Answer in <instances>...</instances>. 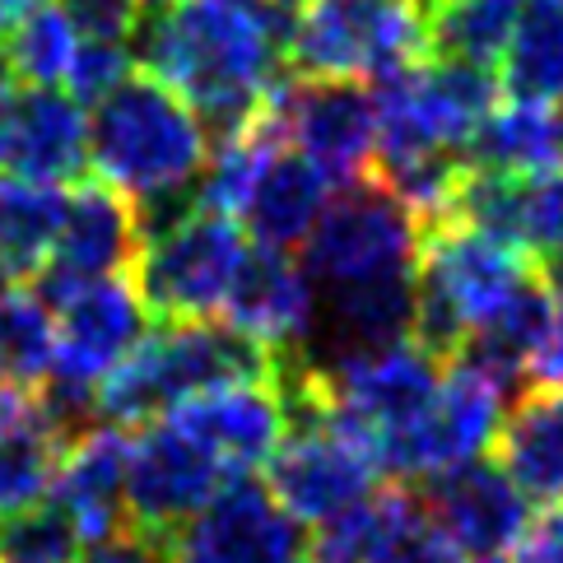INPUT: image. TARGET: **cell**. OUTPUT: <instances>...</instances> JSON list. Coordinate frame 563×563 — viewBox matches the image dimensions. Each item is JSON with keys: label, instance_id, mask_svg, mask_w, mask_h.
<instances>
[{"label": "cell", "instance_id": "8992f818", "mask_svg": "<svg viewBox=\"0 0 563 563\" xmlns=\"http://www.w3.org/2000/svg\"><path fill=\"white\" fill-rule=\"evenodd\" d=\"M247 252L252 247L238 219L191 206L145 229L131 285L154 321H214L229 303Z\"/></svg>", "mask_w": 563, "mask_h": 563}, {"label": "cell", "instance_id": "83f0119b", "mask_svg": "<svg viewBox=\"0 0 563 563\" xmlns=\"http://www.w3.org/2000/svg\"><path fill=\"white\" fill-rule=\"evenodd\" d=\"M517 0H433L424 10L429 56L494 70L508 52Z\"/></svg>", "mask_w": 563, "mask_h": 563}, {"label": "cell", "instance_id": "d4e9b609", "mask_svg": "<svg viewBox=\"0 0 563 563\" xmlns=\"http://www.w3.org/2000/svg\"><path fill=\"white\" fill-rule=\"evenodd\" d=\"M503 93L517 103L563 108V0H517L503 52Z\"/></svg>", "mask_w": 563, "mask_h": 563}, {"label": "cell", "instance_id": "1f68e13d", "mask_svg": "<svg viewBox=\"0 0 563 563\" xmlns=\"http://www.w3.org/2000/svg\"><path fill=\"white\" fill-rule=\"evenodd\" d=\"M62 14L75 24L79 37L131 43V33L140 24V0H62Z\"/></svg>", "mask_w": 563, "mask_h": 563}, {"label": "cell", "instance_id": "74e56055", "mask_svg": "<svg viewBox=\"0 0 563 563\" xmlns=\"http://www.w3.org/2000/svg\"><path fill=\"white\" fill-rule=\"evenodd\" d=\"M10 79H14V75H10V62H5V47H0V89H5Z\"/></svg>", "mask_w": 563, "mask_h": 563}, {"label": "cell", "instance_id": "9a60e30c", "mask_svg": "<svg viewBox=\"0 0 563 563\" xmlns=\"http://www.w3.org/2000/svg\"><path fill=\"white\" fill-rule=\"evenodd\" d=\"M89 164V117L62 89L19 85L0 89V173L10 183L70 187Z\"/></svg>", "mask_w": 563, "mask_h": 563}, {"label": "cell", "instance_id": "7402d4cb", "mask_svg": "<svg viewBox=\"0 0 563 563\" xmlns=\"http://www.w3.org/2000/svg\"><path fill=\"white\" fill-rule=\"evenodd\" d=\"M66 433L56 429L43 391L0 387V517L24 512L52 494Z\"/></svg>", "mask_w": 563, "mask_h": 563}, {"label": "cell", "instance_id": "7c38bea8", "mask_svg": "<svg viewBox=\"0 0 563 563\" xmlns=\"http://www.w3.org/2000/svg\"><path fill=\"white\" fill-rule=\"evenodd\" d=\"M229 471L183 433L173 419H150L131 438L126 452V517L131 531L168 540L183 521H191L206 503L229 485Z\"/></svg>", "mask_w": 563, "mask_h": 563}, {"label": "cell", "instance_id": "f1b7e54d", "mask_svg": "<svg viewBox=\"0 0 563 563\" xmlns=\"http://www.w3.org/2000/svg\"><path fill=\"white\" fill-rule=\"evenodd\" d=\"M0 47H5L10 75L19 79V85L56 89L66 79L75 52H79V33H75L70 19L62 14V5H56V10L43 5V10H33Z\"/></svg>", "mask_w": 563, "mask_h": 563}, {"label": "cell", "instance_id": "4dcf8cb0", "mask_svg": "<svg viewBox=\"0 0 563 563\" xmlns=\"http://www.w3.org/2000/svg\"><path fill=\"white\" fill-rule=\"evenodd\" d=\"M135 70V56L126 43H98V37H79V52L66 70V93L75 98L79 108L108 98L122 79Z\"/></svg>", "mask_w": 563, "mask_h": 563}, {"label": "cell", "instance_id": "ab89813d", "mask_svg": "<svg viewBox=\"0 0 563 563\" xmlns=\"http://www.w3.org/2000/svg\"><path fill=\"white\" fill-rule=\"evenodd\" d=\"M475 563H508V559H503V554H485V559H475Z\"/></svg>", "mask_w": 563, "mask_h": 563}, {"label": "cell", "instance_id": "e0dca14e", "mask_svg": "<svg viewBox=\"0 0 563 563\" xmlns=\"http://www.w3.org/2000/svg\"><path fill=\"white\" fill-rule=\"evenodd\" d=\"M448 219L527 252L540 266L563 243V168L550 173L466 168Z\"/></svg>", "mask_w": 563, "mask_h": 563}, {"label": "cell", "instance_id": "603a6c76", "mask_svg": "<svg viewBox=\"0 0 563 563\" xmlns=\"http://www.w3.org/2000/svg\"><path fill=\"white\" fill-rule=\"evenodd\" d=\"M494 461L527 503H563V387H536L503 415Z\"/></svg>", "mask_w": 563, "mask_h": 563}, {"label": "cell", "instance_id": "ffe728a7", "mask_svg": "<svg viewBox=\"0 0 563 563\" xmlns=\"http://www.w3.org/2000/svg\"><path fill=\"white\" fill-rule=\"evenodd\" d=\"M419 489H424V503H429L433 521L442 527V536L466 559L512 550V540L531 521L521 489L503 475L498 461H485V456L461 471L438 475Z\"/></svg>", "mask_w": 563, "mask_h": 563}, {"label": "cell", "instance_id": "3957f363", "mask_svg": "<svg viewBox=\"0 0 563 563\" xmlns=\"http://www.w3.org/2000/svg\"><path fill=\"white\" fill-rule=\"evenodd\" d=\"M536 285H545V275L527 252L456 219H438L419 243L415 340L452 364L471 335L503 321Z\"/></svg>", "mask_w": 563, "mask_h": 563}, {"label": "cell", "instance_id": "cb8c5ba5", "mask_svg": "<svg viewBox=\"0 0 563 563\" xmlns=\"http://www.w3.org/2000/svg\"><path fill=\"white\" fill-rule=\"evenodd\" d=\"M471 168L489 173H550L563 168V108L550 103H498L466 150Z\"/></svg>", "mask_w": 563, "mask_h": 563}, {"label": "cell", "instance_id": "9c48e42d", "mask_svg": "<svg viewBox=\"0 0 563 563\" xmlns=\"http://www.w3.org/2000/svg\"><path fill=\"white\" fill-rule=\"evenodd\" d=\"M503 396L508 391L489 373L471 368L466 358H452L429 410L415 424L377 442V466L396 475L400 485H429L438 475L471 466V461L494 452Z\"/></svg>", "mask_w": 563, "mask_h": 563}, {"label": "cell", "instance_id": "484cf974", "mask_svg": "<svg viewBox=\"0 0 563 563\" xmlns=\"http://www.w3.org/2000/svg\"><path fill=\"white\" fill-rule=\"evenodd\" d=\"M56 350V308L33 279L0 285V387L43 391Z\"/></svg>", "mask_w": 563, "mask_h": 563}, {"label": "cell", "instance_id": "7a4b0ae2", "mask_svg": "<svg viewBox=\"0 0 563 563\" xmlns=\"http://www.w3.org/2000/svg\"><path fill=\"white\" fill-rule=\"evenodd\" d=\"M89 164L98 168V183L135 200L150 229V219L164 224L196 206L187 187H196L210 164V131L158 75L131 70L93 103Z\"/></svg>", "mask_w": 563, "mask_h": 563}, {"label": "cell", "instance_id": "44dd1931", "mask_svg": "<svg viewBox=\"0 0 563 563\" xmlns=\"http://www.w3.org/2000/svg\"><path fill=\"white\" fill-rule=\"evenodd\" d=\"M327 200H331V177L294 145H279L271 154V164L261 168V177L252 183L238 219H243L261 247L303 252L321 210H327Z\"/></svg>", "mask_w": 563, "mask_h": 563}, {"label": "cell", "instance_id": "5bb4252c", "mask_svg": "<svg viewBox=\"0 0 563 563\" xmlns=\"http://www.w3.org/2000/svg\"><path fill=\"white\" fill-rule=\"evenodd\" d=\"M140 247H145V214L135 200L108 183H75V191L66 196L56 247L33 285L43 289L47 303H56L93 279L131 275Z\"/></svg>", "mask_w": 563, "mask_h": 563}, {"label": "cell", "instance_id": "d6a6232c", "mask_svg": "<svg viewBox=\"0 0 563 563\" xmlns=\"http://www.w3.org/2000/svg\"><path fill=\"white\" fill-rule=\"evenodd\" d=\"M512 563H563V503H550L512 540Z\"/></svg>", "mask_w": 563, "mask_h": 563}, {"label": "cell", "instance_id": "52a82bcc", "mask_svg": "<svg viewBox=\"0 0 563 563\" xmlns=\"http://www.w3.org/2000/svg\"><path fill=\"white\" fill-rule=\"evenodd\" d=\"M377 158L406 154H466L475 131L498 108L494 70L424 56L396 75L373 79Z\"/></svg>", "mask_w": 563, "mask_h": 563}, {"label": "cell", "instance_id": "d590c367", "mask_svg": "<svg viewBox=\"0 0 563 563\" xmlns=\"http://www.w3.org/2000/svg\"><path fill=\"white\" fill-rule=\"evenodd\" d=\"M43 5H47V0H0V43H5V37L24 24L33 10H43Z\"/></svg>", "mask_w": 563, "mask_h": 563}, {"label": "cell", "instance_id": "ac0fdd59", "mask_svg": "<svg viewBox=\"0 0 563 563\" xmlns=\"http://www.w3.org/2000/svg\"><path fill=\"white\" fill-rule=\"evenodd\" d=\"M219 317H224L233 331L256 340V345H266L275 358H294L312 335L317 285L303 271V261H294L289 252L256 247V252H247Z\"/></svg>", "mask_w": 563, "mask_h": 563}, {"label": "cell", "instance_id": "30bf717a", "mask_svg": "<svg viewBox=\"0 0 563 563\" xmlns=\"http://www.w3.org/2000/svg\"><path fill=\"white\" fill-rule=\"evenodd\" d=\"M377 452L354 424L335 415H298V429L266 461V489L298 527H321L377 489Z\"/></svg>", "mask_w": 563, "mask_h": 563}, {"label": "cell", "instance_id": "8fae6325", "mask_svg": "<svg viewBox=\"0 0 563 563\" xmlns=\"http://www.w3.org/2000/svg\"><path fill=\"white\" fill-rule=\"evenodd\" d=\"M271 122L303 158L331 177V187L364 183L377 158V103L364 79L285 75L266 98Z\"/></svg>", "mask_w": 563, "mask_h": 563}, {"label": "cell", "instance_id": "d6986e66", "mask_svg": "<svg viewBox=\"0 0 563 563\" xmlns=\"http://www.w3.org/2000/svg\"><path fill=\"white\" fill-rule=\"evenodd\" d=\"M126 452H131V433L122 424H103V419H98L85 433H75L66 442L62 461H56V479H52L47 498L70 517V527L85 540V550L131 531Z\"/></svg>", "mask_w": 563, "mask_h": 563}, {"label": "cell", "instance_id": "6da1fadb", "mask_svg": "<svg viewBox=\"0 0 563 563\" xmlns=\"http://www.w3.org/2000/svg\"><path fill=\"white\" fill-rule=\"evenodd\" d=\"M289 19L294 10L279 0H177L150 10L131 37L140 66L187 98L214 145L247 126L289 75Z\"/></svg>", "mask_w": 563, "mask_h": 563}, {"label": "cell", "instance_id": "2e32d148", "mask_svg": "<svg viewBox=\"0 0 563 563\" xmlns=\"http://www.w3.org/2000/svg\"><path fill=\"white\" fill-rule=\"evenodd\" d=\"M168 419L191 433L233 479L261 471L289 433V400L275 377L224 382V387L196 391L183 406H173Z\"/></svg>", "mask_w": 563, "mask_h": 563}, {"label": "cell", "instance_id": "60d3db41", "mask_svg": "<svg viewBox=\"0 0 563 563\" xmlns=\"http://www.w3.org/2000/svg\"><path fill=\"white\" fill-rule=\"evenodd\" d=\"M415 5H419V10H429V5H433V0H415Z\"/></svg>", "mask_w": 563, "mask_h": 563}, {"label": "cell", "instance_id": "277c9868", "mask_svg": "<svg viewBox=\"0 0 563 563\" xmlns=\"http://www.w3.org/2000/svg\"><path fill=\"white\" fill-rule=\"evenodd\" d=\"M279 358L233 331L229 321H164L126 354V364L103 377L93 406L103 424H150L187 396L224 387V382L275 377Z\"/></svg>", "mask_w": 563, "mask_h": 563}, {"label": "cell", "instance_id": "4fadbf2b", "mask_svg": "<svg viewBox=\"0 0 563 563\" xmlns=\"http://www.w3.org/2000/svg\"><path fill=\"white\" fill-rule=\"evenodd\" d=\"M164 545L173 563H308L303 527L247 475L229 479Z\"/></svg>", "mask_w": 563, "mask_h": 563}, {"label": "cell", "instance_id": "f546056e", "mask_svg": "<svg viewBox=\"0 0 563 563\" xmlns=\"http://www.w3.org/2000/svg\"><path fill=\"white\" fill-rule=\"evenodd\" d=\"M85 540L52 498L0 517V563H79Z\"/></svg>", "mask_w": 563, "mask_h": 563}, {"label": "cell", "instance_id": "e575fe53", "mask_svg": "<svg viewBox=\"0 0 563 563\" xmlns=\"http://www.w3.org/2000/svg\"><path fill=\"white\" fill-rule=\"evenodd\" d=\"M79 563H173L168 545L154 536H140V531H122L103 540V545H89L79 554Z\"/></svg>", "mask_w": 563, "mask_h": 563}, {"label": "cell", "instance_id": "f35d334b", "mask_svg": "<svg viewBox=\"0 0 563 563\" xmlns=\"http://www.w3.org/2000/svg\"><path fill=\"white\" fill-rule=\"evenodd\" d=\"M140 5H150V10H168V5H177V0H140Z\"/></svg>", "mask_w": 563, "mask_h": 563}, {"label": "cell", "instance_id": "ba28073f", "mask_svg": "<svg viewBox=\"0 0 563 563\" xmlns=\"http://www.w3.org/2000/svg\"><path fill=\"white\" fill-rule=\"evenodd\" d=\"M419 243H424V224L377 177H364V183L335 187L327 200L312 238L303 243V271L317 289L387 285L419 271Z\"/></svg>", "mask_w": 563, "mask_h": 563}, {"label": "cell", "instance_id": "8d00e7d4", "mask_svg": "<svg viewBox=\"0 0 563 563\" xmlns=\"http://www.w3.org/2000/svg\"><path fill=\"white\" fill-rule=\"evenodd\" d=\"M540 275L550 279V289H559V294H563V243H559L545 261H540Z\"/></svg>", "mask_w": 563, "mask_h": 563}, {"label": "cell", "instance_id": "836d02e7", "mask_svg": "<svg viewBox=\"0 0 563 563\" xmlns=\"http://www.w3.org/2000/svg\"><path fill=\"white\" fill-rule=\"evenodd\" d=\"M527 377L536 382V387H563V294H559L554 303H550L545 331H540L536 350H531Z\"/></svg>", "mask_w": 563, "mask_h": 563}, {"label": "cell", "instance_id": "5b68a950", "mask_svg": "<svg viewBox=\"0 0 563 563\" xmlns=\"http://www.w3.org/2000/svg\"><path fill=\"white\" fill-rule=\"evenodd\" d=\"M424 56L429 29L415 0H303L289 19V75L373 85Z\"/></svg>", "mask_w": 563, "mask_h": 563}, {"label": "cell", "instance_id": "4316f807", "mask_svg": "<svg viewBox=\"0 0 563 563\" xmlns=\"http://www.w3.org/2000/svg\"><path fill=\"white\" fill-rule=\"evenodd\" d=\"M66 219L62 187L5 183L0 187V285L5 279H37L47 266Z\"/></svg>", "mask_w": 563, "mask_h": 563}]
</instances>
